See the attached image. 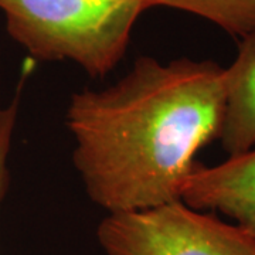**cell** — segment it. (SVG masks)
Instances as JSON below:
<instances>
[{
    "instance_id": "6da1fadb",
    "label": "cell",
    "mask_w": 255,
    "mask_h": 255,
    "mask_svg": "<svg viewBox=\"0 0 255 255\" xmlns=\"http://www.w3.org/2000/svg\"><path fill=\"white\" fill-rule=\"evenodd\" d=\"M224 110V68L184 57H139L117 82L74 92L65 127L87 196L107 214L180 201L196 155L219 139Z\"/></svg>"
},
{
    "instance_id": "7a4b0ae2",
    "label": "cell",
    "mask_w": 255,
    "mask_h": 255,
    "mask_svg": "<svg viewBox=\"0 0 255 255\" xmlns=\"http://www.w3.org/2000/svg\"><path fill=\"white\" fill-rule=\"evenodd\" d=\"M9 36L36 61H71L92 78L127 53L145 0H0Z\"/></svg>"
},
{
    "instance_id": "3957f363",
    "label": "cell",
    "mask_w": 255,
    "mask_h": 255,
    "mask_svg": "<svg viewBox=\"0 0 255 255\" xmlns=\"http://www.w3.org/2000/svg\"><path fill=\"white\" fill-rule=\"evenodd\" d=\"M107 255H255V237L182 200L107 214L97 228Z\"/></svg>"
},
{
    "instance_id": "277c9868",
    "label": "cell",
    "mask_w": 255,
    "mask_h": 255,
    "mask_svg": "<svg viewBox=\"0 0 255 255\" xmlns=\"http://www.w3.org/2000/svg\"><path fill=\"white\" fill-rule=\"evenodd\" d=\"M182 201L194 210L224 214L255 237V147L216 166L194 164Z\"/></svg>"
},
{
    "instance_id": "5b68a950",
    "label": "cell",
    "mask_w": 255,
    "mask_h": 255,
    "mask_svg": "<svg viewBox=\"0 0 255 255\" xmlns=\"http://www.w3.org/2000/svg\"><path fill=\"white\" fill-rule=\"evenodd\" d=\"M226 110L220 142L228 156L255 147V33L241 38L236 60L224 68Z\"/></svg>"
},
{
    "instance_id": "8992f818",
    "label": "cell",
    "mask_w": 255,
    "mask_h": 255,
    "mask_svg": "<svg viewBox=\"0 0 255 255\" xmlns=\"http://www.w3.org/2000/svg\"><path fill=\"white\" fill-rule=\"evenodd\" d=\"M147 10L170 7L214 23L241 38L255 33V0H145Z\"/></svg>"
},
{
    "instance_id": "52a82bcc",
    "label": "cell",
    "mask_w": 255,
    "mask_h": 255,
    "mask_svg": "<svg viewBox=\"0 0 255 255\" xmlns=\"http://www.w3.org/2000/svg\"><path fill=\"white\" fill-rule=\"evenodd\" d=\"M6 186H7V183L0 180V203L3 200V196H4V191H6Z\"/></svg>"
},
{
    "instance_id": "ba28073f",
    "label": "cell",
    "mask_w": 255,
    "mask_h": 255,
    "mask_svg": "<svg viewBox=\"0 0 255 255\" xmlns=\"http://www.w3.org/2000/svg\"><path fill=\"white\" fill-rule=\"evenodd\" d=\"M0 110H1V108H0Z\"/></svg>"
}]
</instances>
